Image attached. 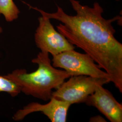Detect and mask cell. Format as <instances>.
Returning a JSON list of instances; mask_svg holds the SVG:
<instances>
[{
    "mask_svg": "<svg viewBox=\"0 0 122 122\" xmlns=\"http://www.w3.org/2000/svg\"><path fill=\"white\" fill-rule=\"evenodd\" d=\"M69 1L76 12L75 15L66 14L58 5L56 12L48 13L28 5L49 19L60 21L62 24L57 26V31L70 43L92 57L122 93V44L115 38L116 30L112 24L118 21L122 25V17L117 15L105 19L102 16L104 9L98 2L91 7L78 0Z\"/></svg>",
    "mask_w": 122,
    "mask_h": 122,
    "instance_id": "obj_1",
    "label": "cell"
},
{
    "mask_svg": "<svg viewBox=\"0 0 122 122\" xmlns=\"http://www.w3.org/2000/svg\"><path fill=\"white\" fill-rule=\"evenodd\" d=\"M49 53L40 52L32 60L38 68L28 73L25 69H18L4 76L18 84L21 92L27 96L48 101L52 97L53 90H56L71 76L63 70L57 69L51 64Z\"/></svg>",
    "mask_w": 122,
    "mask_h": 122,
    "instance_id": "obj_2",
    "label": "cell"
},
{
    "mask_svg": "<svg viewBox=\"0 0 122 122\" xmlns=\"http://www.w3.org/2000/svg\"><path fill=\"white\" fill-rule=\"evenodd\" d=\"M69 78L52 92V96L57 100L67 102L71 105L85 103L87 97L95 92L98 85L103 86L110 82L107 79L85 75L71 76Z\"/></svg>",
    "mask_w": 122,
    "mask_h": 122,
    "instance_id": "obj_3",
    "label": "cell"
},
{
    "mask_svg": "<svg viewBox=\"0 0 122 122\" xmlns=\"http://www.w3.org/2000/svg\"><path fill=\"white\" fill-rule=\"evenodd\" d=\"M52 65L60 68L71 76L85 75L93 77L109 79V75L101 70L93 58L87 53L76 52L74 49L53 56Z\"/></svg>",
    "mask_w": 122,
    "mask_h": 122,
    "instance_id": "obj_4",
    "label": "cell"
},
{
    "mask_svg": "<svg viewBox=\"0 0 122 122\" xmlns=\"http://www.w3.org/2000/svg\"><path fill=\"white\" fill-rule=\"evenodd\" d=\"M39 25L37 28L35 40L41 52H48L52 56L66 51L75 49L76 46L55 30L50 19L42 15L38 18Z\"/></svg>",
    "mask_w": 122,
    "mask_h": 122,
    "instance_id": "obj_5",
    "label": "cell"
},
{
    "mask_svg": "<svg viewBox=\"0 0 122 122\" xmlns=\"http://www.w3.org/2000/svg\"><path fill=\"white\" fill-rule=\"evenodd\" d=\"M71 105L67 102L52 97L49 102L46 104L31 102L17 110L14 113L12 118L15 121H20L30 113L39 112L46 116L52 122H66Z\"/></svg>",
    "mask_w": 122,
    "mask_h": 122,
    "instance_id": "obj_6",
    "label": "cell"
},
{
    "mask_svg": "<svg viewBox=\"0 0 122 122\" xmlns=\"http://www.w3.org/2000/svg\"><path fill=\"white\" fill-rule=\"evenodd\" d=\"M85 103L95 107L110 122H122V104L103 86L98 85L95 92L87 97Z\"/></svg>",
    "mask_w": 122,
    "mask_h": 122,
    "instance_id": "obj_7",
    "label": "cell"
},
{
    "mask_svg": "<svg viewBox=\"0 0 122 122\" xmlns=\"http://www.w3.org/2000/svg\"><path fill=\"white\" fill-rule=\"evenodd\" d=\"M20 10L13 0H0V15H2L7 22L16 20Z\"/></svg>",
    "mask_w": 122,
    "mask_h": 122,
    "instance_id": "obj_8",
    "label": "cell"
},
{
    "mask_svg": "<svg viewBox=\"0 0 122 122\" xmlns=\"http://www.w3.org/2000/svg\"><path fill=\"white\" fill-rule=\"evenodd\" d=\"M5 92L12 97L17 96L21 92V89L16 83L4 76H0V93Z\"/></svg>",
    "mask_w": 122,
    "mask_h": 122,
    "instance_id": "obj_9",
    "label": "cell"
},
{
    "mask_svg": "<svg viewBox=\"0 0 122 122\" xmlns=\"http://www.w3.org/2000/svg\"><path fill=\"white\" fill-rule=\"evenodd\" d=\"M3 31V30H2V27L0 25V34H1Z\"/></svg>",
    "mask_w": 122,
    "mask_h": 122,
    "instance_id": "obj_10",
    "label": "cell"
},
{
    "mask_svg": "<svg viewBox=\"0 0 122 122\" xmlns=\"http://www.w3.org/2000/svg\"><path fill=\"white\" fill-rule=\"evenodd\" d=\"M117 0V1H119V0Z\"/></svg>",
    "mask_w": 122,
    "mask_h": 122,
    "instance_id": "obj_11",
    "label": "cell"
}]
</instances>
